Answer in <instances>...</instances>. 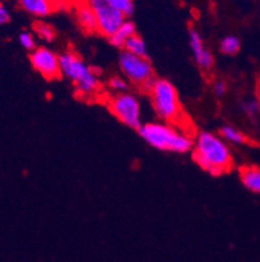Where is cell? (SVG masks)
<instances>
[{"instance_id":"obj_1","label":"cell","mask_w":260,"mask_h":262,"mask_svg":"<svg viewBox=\"0 0 260 262\" xmlns=\"http://www.w3.org/2000/svg\"><path fill=\"white\" fill-rule=\"evenodd\" d=\"M193 159L204 172L219 176L233 166V157L228 142L211 132H200L194 141Z\"/></svg>"},{"instance_id":"obj_2","label":"cell","mask_w":260,"mask_h":262,"mask_svg":"<svg viewBox=\"0 0 260 262\" xmlns=\"http://www.w3.org/2000/svg\"><path fill=\"white\" fill-rule=\"evenodd\" d=\"M138 133L150 146L161 151L183 154L194 147V140L187 133L166 123H146L138 128Z\"/></svg>"},{"instance_id":"obj_3","label":"cell","mask_w":260,"mask_h":262,"mask_svg":"<svg viewBox=\"0 0 260 262\" xmlns=\"http://www.w3.org/2000/svg\"><path fill=\"white\" fill-rule=\"evenodd\" d=\"M61 76L70 80L81 97L90 98L99 92L100 82L98 72L85 63L73 51H65L59 55Z\"/></svg>"},{"instance_id":"obj_4","label":"cell","mask_w":260,"mask_h":262,"mask_svg":"<svg viewBox=\"0 0 260 262\" xmlns=\"http://www.w3.org/2000/svg\"><path fill=\"white\" fill-rule=\"evenodd\" d=\"M154 113L166 123L176 121L181 114V103L175 85L166 78H156L149 93Z\"/></svg>"},{"instance_id":"obj_5","label":"cell","mask_w":260,"mask_h":262,"mask_svg":"<svg viewBox=\"0 0 260 262\" xmlns=\"http://www.w3.org/2000/svg\"><path fill=\"white\" fill-rule=\"evenodd\" d=\"M119 66L130 84L139 88L143 93L149 94L154 85V68L149 58H142L124 50L119 59Z\"/></svg>"},{"instance_id":"obj_6","label":"cell","mask_w":260,"mask_h":262,"mask_svg":"<svg viewBox=\"0 0 260 262\" xmlns=\"http://www.w3.org/2000/svg\"><path fill=\"white\" fill-rule=\"evenodd\" d=\"M108 106L109 111L117 118V120L128 127L138 129L142 125L140 102L132 93H116L109 98Z\"/></svg>"},{"instance_id":"obj_7","label":"cell","mask_w":260,"mask_h":262,"mask_svg":"<svg viewBox=\"0 0 260 262\" xmlns=\"http://www.w3.org/2000/svg\"><path fill=\"white\" fill-rule=\"evenodd\" d=\"M94 11L98 24V33L104 37H111L126 20L125 16L114 8L108 0H85Z\"/></svg>"},{"instance_id":"obj_8","label":"cell","mask_w":260,"mask_h":262,"mask_svg":"<svg viewBox=\"0 0 260 262\" xmlns=\"http://www.w3.org/2000/svg\"><path fill=\"white\" fill-rule=\"evenodd\" d=\"M30 63L37 72L47 80L60 77V58L56 52L47 47H37L30 54Z\"/></svg>"},{"instance_id":"obj_9","label":"cell","mask_w":260,"mask_h":262,"mask_svg":"<svg viewBox=\"0 0 260 262\" xmlns=\"http://www.w3.org/2000/svg\"><path fill=\"white\" fill-rule=\"evenodd\" d=\"M189 46L193 52L194 60L198 66L204 71H209L214 66L215 60L211 51L206 47L203 42V38L197 29L192 28L189 30Z\"/></svg>"},{"instance_id":"obj_10","label":"cell","mask_w":260,"mask_h":262,"mask_svg":"<svg viewBox=\"0 0 260 262\" xmlns=\"http://www.w3.org/2000/svg\"><path fill=\"white\" fill-rule=\"evenodd\" d=\"M76 20L82 30L86 33L98 32V24L95 13L87 3H81L76 7Z\"/></svg>"},{"instance_id":"obj_11","label":"cell","mask_w":260,"mask_h":262,"mask_svg":"<svg viewBox=\"0 0 260 262\" xmlns=\"http://www.w3.org/2000/svg\"><path fill=\"white\" fill-rule=\"evenodd\" d=\"M21 8L34 17H46L54 11L52 0H18Z\"/></svg>"},{"instance_id":"obj_12","label":"cell","mask_w":260,"mask_h":262,"mask_svg":"<svg viewBox=\"0 0 260 262\" xmlns=\"http://www.w3.org/2000/svg\"><path fill=\"white\" fill-rule=\"evenodd\" d=\"M134 34H137L134 23H132V21H129L128 18H126L123 23V25L109 37V42H111V45L113 47L124 49L126 42L129 40V38H132Z\"/></svg>"},{"instance_id":"obj_13","label":"cell","mask_w":260,"mask_h":262,"mask_svg":"<svg viewBox=\"0 0 260 262\" xmlns=\"http://www.w3.org/2000/svg\"><path fill=\"white\" fill-rule=\"evenodd\" d=\"M240 178L246 189L260 194V167H243Z\"/></svg>"},{"instance_id":"obj_14","label":"cell","mask_w":260,"mask_h":262,"mask_svg":"<svg viewBox=\"0 0 260 262\" xmlns=\"http://www.w3.org/2000/svg\"><path fill=\"white\" fill-rule=\"evenodd\" d=\"M219 133H220L221 139L225 142H228V144L243 145L247 142L246 136L235 127H232V125H223L220 130H219Z\"/></svg>"},{"instance_id":"obj_15","label":"cell","mask_w":260,"mask_h":262,"mask_svg":"<svg viewBox=\"0 0 260 262\" xmlns=\"http://www.w3.org/2000/svg\"><path fill=\"white\" fill-rule=\"evenodd\" d=\"M124 50L130 54H134L137 56H142V58H149V51H147V45L139 34H134L132 38H129L126 42Z\"/></svg>"},{"instance_id":"obj_16","label":"cell","mask_w":260,"mask_h":262,"mask_svg":"<svg viewBox=\"0 0 260 262\" xmlns=\"http://www.w3.org/2000/svg\"><path fill=\"white\" fill-rule=\"evenodd\" d=\"M241 49V42L235 35H226L221 39L220 42V51L221 54L228 55V56H233V55L238 54Z\"/></svg>"},{"instance_id":"obj_17","label":"cell","mask_w":260,"mask_h":262,"mask_svg":"<svg viewBox=\"0 0 260 262\" xmlns=\"http://www.w3.org/2000/svg\"><path fill=\"white\" fill-rule=\"evenodd\" d=\"M34 34L44 42H52L56 37V32L54 28L46 23L34 24Z\"/></svg>"},{"instance_id":"obj_18","label":"cell","mask_w":260,"mask_h":262,"mask_svg":"<svg viewBox=\"0 0 260 262\" xmlns=\"http://www.w3.org/2000/svg\"><path fill=\"white\" fill-rule=\"evenodd\" d=\"M241 111H242L250 120H256L260 115V102L257 99H250V101L243 102L241 104Z\"/></svg>"},{"instance_id":"obj_19","label":"cell","mask_w":260,"mask_h":262,"mask_svg":"<svg viewBox=\"0 0 260 262\" xmlns=\"http://www.w3.org/2000/svg\"><path fill=\"white\" fill-rule=\"evenodd\" d=\"M108 2L114 8H117L126 18L130 17L134 13V3H133V0H108Z\"/></svg>"},{"instance_id":"obj_20","label":"cell","mask_w":260,"mask_h":262,"mask_svg":"<svg viewBox=\"0 0 260 262\" xmlns=\"http://www.w3.org/2000/svg\"><path fill=\"white\" fill-rule=\"evenodd\" d=\"M18 39H20L21 46H22L25 50H28V51H33L34 49H37V46H35L34 35H33L32 33H28V32L21 33Z\"/></svg>"},{"instance_id":"obj_21","label":"cell","mask_w":260,"mask_h":262,"mask_svg":"<svg viewBox=\"0 0 260 262\" xmlns=\"http://www.w3.org/2000/svg\"><path fill=\"white\" fill-rule=\"evenodd\" d=\"M109 88H111V90H113V92L116 93H124L128 90L129 84L125 78L112 77L111 80H109Z\"/></svg>"},{"instance_id":"obj_22","label":"cell","mask_w":260,"mask_h":262,"mask_svg":"<svg viewBox=\"0 0 260 262\" xmlns=\"http://www.w3.org/2000/svg\"><path fill=\"white\" fill-rule=\"evenodd\" d=\"M226 90H228V86H226L225 81H223V80L215 81L214 93L218 95V97H223V95L226 93Z\"/></svg>"},{"instance_id":"obj_23","label":"cell","mask_w":260,"mask_h":262,"mask_svg":"<svg viewBox=\"0 0 260 262\" xmlns=\"http://www.w3.org/2000/svg\"><path fill=\"white\" fill-rule=\"evenodd\" d=\"M9 21V12L3 4L0 3V25H4Z\"/></svg>"}]
</instances>
